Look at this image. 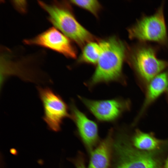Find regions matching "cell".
Instances as JSON below:
<instances>
[{
	"label": "cell",
	"mask_w": 168,
	"mask_h": 168,
	"mask_svg": "<svg viewBox=\"0 0 168 168\" xmlns=\"http://www.w3.org/2000/svg\"><path fill=\"white\" fill-rule=\"evenodd\" d=\"M71 3L89 11L97 16L101 8L100 3L96 0H71Z\"/></svg>",
	"instance_id": "15"
},
{
	"label": "cell",
	"mask_w": 168,
	"mask_h": 168,
	"mask_svg": "<svg viewBox=\"0 0 168 168\" xmlns=\"http://www.w3.org/2000/svg\"><path fill=\"white\" fill-rule=\"evenodd\" d=\"M115 157L114 168H162L158 152H148L135 148L124 134H119L114 142Z\"/></svg>",
	"instance_id": "5"
},
{
	"label": "cell",
	"mask_w": 168,
	"mask_h": 168,
	"mask_svg": "<svg viewBox=\"0 0 168 168\" xmlns=\"http://www.w3.org/2000/svg\"><path fill=\"white\" fill-rule=\"evenodd\" d=\"M24 42L50 49L67 57L74 58L76 56V51L69 39L54 27L32 39L25 40Z\"/></svg>",
	"instance_id": "8"
},
{
	"label": "cell",
	"mask_w": 168,
	"mask_h": 168,
	"mask_svg": "<svg viewBox=\"0 0 168 168\" xmlns=\"http://www.w3.org/2000/svg\"><path fill=\"white\" fill-rule=\"evenodd\" d=\"M157 47L139 42L127 47L126 59L139 81L147 86L151 80L168 68V61L157 56Z\"/></svg>",
	"instance_id": "2"
},
{
	"label": "cell",
	"mask_w": 168,
	"mask_h": 168,
	"mask_svg": "<svg viewBox=\"0 0 168 168\" xmlns=\"http://www.w3.org/2000/svg\"><path fill=\"white\" fill-rule=\"evenodd\" d=\"M48 14V19L54 27L80 46L92 41L93 35L77 20L66 2L54 1L47 3L38 1Z\"/></svg>",
	"instance_id": "3"
},
{
	"label": "cell",
	"mask_w": 168,
	"mask_h": 168,
	"mask_svg": "<svg viewBox=\"0 0 168 168\" xmlns=\"http://www.w3.org/2000/svg\"><path fill=\"white\" fill-rule=\"evenodd\" d=\"M101 51L100 43L91 41L86 44L78 60L79 63L96 64Z\"/></svg>",
	"instance_id": "14"
},
{
	"label": "cell",
	"mask_w": 168,
	"mask_h": 168,
	"mask_svg": "<svg viewBox=\"0 0 168 168\" xmlns=\"http://www.w3.org/2000/svg\"><path fill=\"white\" fill-rule=\"evenodd\" d=\"M76 168H86L83 155L80 153L77 157L72 160Z\"/></svg>",
	"instance_id": "16"
},
{
	"label": "cell",
	"mask_w": 168,
	"mask_h": 168,
	"mask_svg": "<svg viewBox=\"0 0 168 168\" xmlns=\"http://www.w3.org/2000/svg\"><path fill=\"white\" fill-rule=\"evenodd\" d=\"M4 52L1 57L2 61V82L3 84L7 77L15 75L25 80L32 82L37 81V72L34 69L30 68L27 59H15L10 51Z\"/></svg>",
	"instance_id": "10"
},
{
	"label": "cell",
	"mask_w": 168,
	"mask_h": 168,
	"mask_svg": "<svg viewBox=\"0 0 168 168\" xmlns=\"http://www.w3.org/2000/svg\"><path fill=\"white\" fill-rule=\"evenodd\" d=\"M101 51L95 70L85 85L92 89L101 83L116 82L125 83L122 72L123 63L126 59L127 47L114 37L100 42Z\"/></svg>",
	"instance_id": "1"
},
{
	"label": "cell",
	"mask_w": 168,
	"mask_h": 168,
	"mask_svg": "<svg viewBox=\"0 0 168 168\" xmlns=\"http://www.w3.org/2000/svg\"><path fill=\"white\" fill-rule=\"evenodd\" d=\"M167 100L168 101V88L167 89Z\"/></svg>",
	"instance_id": "19"
},
{
	"label": "cell",
	"mask_w": 168,
	"mask_h": 168,
	"mask_svg": "<svg viewBox=\"0 0 168 168\" xmlns=\"http://www.w3.org/2000/svg\"><path fill=\"white\" fill-rule=\"evenodd\" d=\"M23 1L20 2H18L17 1H16V2L15 1V2H14L13 3L17 9L22 12H24L26 9V3L25 1L24 2H23Z\"/></svg>",
	"instance_id": "17"
},
{
	"label": "cell",
	"mask_w": 168,
	"mask_h": 168,
	"mask_svg": "<svg viewBox=\"0 0 168 168\" xmlns=\"http://www.w3.org/2000/svg\"><path fill=\"white\" fill-rule=\"evenodd\" d=\"M113 130L91 152L88 168H109L113 149Z\"/></svg>",
	"instance_id": "11"
},
{
	"label": "cell",
	"mask_w": 168,
	"mask_h": 168,
	"mask_svg": "<svg viewBox=\"0 0 168 168\" xmlns=\"http://www.w3.org/2000/svg\"><path fill=\"white\" fill-rule=\"evenodd\" d=\"M69 109L70 117L74 122L80 137L87 149L91 150L98 139L97 124L81 111L72 100L70 102Z\"/></svg>",
	"instance_id": "9"
},
{
	"label": "cell",
	"mask_w": 168,
	"mask_h": 168,
	"mask_svg": "<svg viewBox=\"0 0 168 168\" xmlns=\"http://www.w3.org/2000/svg\"><path fill=\"white\" fill-rule=\"evenodd\" d=\"M37 89L44 109L43 120L50 130L59 131L63 120L70 117L67 104L59 95L50 88L38 86Z\"/></svg>",
	"instance_id": "6"
},
{
	"label": "cell",
	"mask_w": 168,
	"mask_h": 168,
	"mask_svg": "<svg viewBox=\"0 0 168 168\" xmlns=\"http://www.w3.org/2000/svg\"><path fill=\"white\" fill-rule=\"evenodd\" d=\"M79 99L89 111L99 121L112 122L119 118L130 107L128 100L115 98L96 100L78 96Z\"/></svg>",
	"instance_id": "7"
},
{
	"label": "cell",
	"mask_w": 168,
	"mask_h": 168,
	"mask_svg": "<svg viewBox=\"0 0 168 168\" xmlns=\"http://www.w3.org/2000/svg\"><path fill=\"white\" fill-rule=\"evenodd\" d=\"M130 141L136 149L148 152H159L168 142L167 140L157 138L152 133H145L138 129Z\"/></svg>",
	"instance_id": "13"
},
{
	"label": "cell",
	"mask_w": 168,
	"mask_h": 168,
	"mask_svg": "<svg viewBox=\"0 0 168 168\" xmlns=\"http://www.w3.org/2000/svg\"><path fill=\"white\" fill-rule=\"evenodd\" d=\"M164 2L155 12L143 15L128 29L129 38L140 42L152 41L168 48V35L164 16Z\"/></svg>",
	"instance_id": "4"
},
{
	"label": "cell",
	"mask_w": 168,
	"mask_h": 168,
	"mask_svg": "<svg viewBox=\"0 0 168 168\" xmlns=\"http://www.w3.org/2000/svg\"><path fill=\"white\" fill-rule=\"evenodd\" d=\"M162 168H168V156L163 164Z\"/></svg>",
	"instance_id": "18"
},
{
	"label": "cell",
	"mask_w": 168,
	"mask_h": 168,
	"mask_svg": "<svg viewBox=\"0 0 168 168\" xmlns=\"http://www.w3.org/2000/svg\"><path fill=\"white\" fill-rule=\"evenodd\" d=\"M168 88V70L158 74L149 82L142 106L135 120L137 122L147 108Z\"/></svg>",
	"instance_id": "12"
}]
</instances>
